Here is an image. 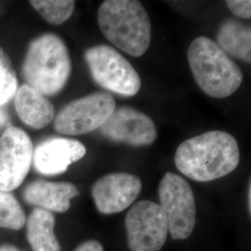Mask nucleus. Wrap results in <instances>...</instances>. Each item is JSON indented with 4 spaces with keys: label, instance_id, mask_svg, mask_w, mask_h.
<instances>
[{
    "label": "nucleus",
    "instance_id": "obj_1",
    "mask_svg": "<svg viewBox=\"0 0 251 251\" xmlns=\"http://www.w3.org/2000/svg\"><path fill=\"white\" fill-rule=\"evenodd\" d=\"M174 161L186 177L206 182L232 173L239 165L240 151L233 136L212 130L184 141L178 147Z\"/></svg>",
    "mask_w": 251,
    "mask_h": 251
},
{
    "label": "nucleus",
    "instance_id": "obj_2",
    "mask_svg": "<svg viewBox=\"0 0 251 251\" xmlns=\"http://www.w3.org/2000/svg\"><path fill=\"white\" fill-rule=\"evenodd\" d=\"M103 36L119 50L133 57L143 56L151 43L150 17L136 0H106L98 9Z\"/></svg>",
    "mask_w": 251,
    "mask_h": 251
},
{
    "label": "nucleus",
    "instance_id": "obj_3",
    "mask_svg": "<svg viewBox=\"0 0 251 251\" xmlns=\"http://www.w3.org/2000/svg\"><path fill=\"white\" fill-rule=\"evenodd\" d=\"M68 49L60 36L47 33L36 37L28 47L23 65L26 85L44 96L58 94L71 74Z\"/></svg>",
    "mask_w": 251,
    "mask_h": 251
},
{
    "label": "nucleus",
    "instance_id": "obj_4",
    "mask_svg": "<svg viewBox=\"0 0 251 251\" xmlns=\"http://www.w3.org/2000/svg\"><path fill=\"white\" fill-rule=\"evenodd\" d=\"M187 59L195 80L206 95L225 99L240 88V67L210 38H196L189 46Z\"/></svg>",
    "mask_w": 251,
    "mask_h": 251
},
{
    "label": "nucleus",
    "instance_id": "obj_5",
    "mask_svg": "<svg viewBox=\"0 0 251 251\" xmlns=\"http://www.w3.org/2000/svg\"><path fill=\"white\" fill-rule=\"evenodd\" d=\"M90 75L99 86L124 97L136 95L142 80L134 67L116 49L97 45L84 54Z\"/></svg>",
    "mask_w": 251,
    "mask_h": 251
},
{
    "label": "nucleus",
    "instance_id": "obj_6",
    "mask_svg": "<svg viewBox=\"0 0 251 251\" xmlns=\"http://www.w3.org/2000/svg\"><path fill=\"white\" fill-rule=\"evenodd\" d=\"M158 197L172 239L188 238L197 218L196 199L190 184L179 175L167 172L159 183Z\"/></svg>",
    "mask_w": 251,
    "mask_h": 251
},
{
    "label": "nucleus",
    "instance_id": "obj_7",
    "mask_svg": "<svg viewBox=\"0 0 251 251\" xmlns=\"http://www.w3.org/2000/svg\"><path fill=\"white\" fill-rule=\"evenodd\" d=\"M116 109L107 92H94L66 104L54 119V128L64 135H83L100 128Z\"/></svg>",
    "mask_w": 251,
    "mask_h": 251
},
{
    "label": "nucleus",
    "instance_id": "obj_8",
    "mask_svg": "<svg viewBox=\"0 0 251 251\" xmlns=\"http://www.w3.org/2000/svg\"><path fill=\"white\" fill-rule=\"evenodd\" d=\"M130 251H159L165 245L169 226L161 206L142 200L132 206L125 219Z\"/></svg>",
    "mask_w": 251,
    "mask_h": 251
},
{
    "label": "nucleus",
    "instance_id": "obj_9",
    "mask_svg": "<svg viewBox=\"0 0 251 251\" xmlns=\"http://www.w3.org/2000/svg\"><path fill=\"white\" fill-rule=\"evenodd\" d=\"M33 143L25 131L9 126L0 136V191L10 192L23 183L33 160Z\"/></svg>",
    "mask_w": 251,
    "mask_h": 251
},
{
    "label": "nucleus",
    "instance_id": "obj_10",
    "mask_svg": "<svg viewBox=\"0 0 251 251\" xmlns=\"http://www.w3.org/2000/svg\"><path fill=\"white\" fill-rule=\"evenodd\" d=\"M100 129L109 141L134 147L150 145L157 138L156 126L152 118L127 106L116 108Z\"/></svg>",
    "mask_w": 251,
    "mask_h": 251
},
{
    "label": "nucleus",
    "instance_id": "obj_11",
    "mask_svg": "<svg viewBox=\"0 0 251 251\" xmlns=\"http://www.w3.org/2000/svg\"><path fill=\"white\" fill-rule=\"evenodd\" d=\"M143 188L141 179L130 173L117 172L104 175L92 186L91 195L101 214H115L130 206Z\"/></svg>",
    "mask_w": 251,
    "mask_h": 251
},
{
    "label": "nucleus",
    "instance_id": "obj_12",
    "mask_svg": "<svg viewBox=\"0 0 251 251\" xmlns=\"http://www.w3.org/2000/svg\"><path fill=\"white\" fill-rule=\"evenodd\" d=\"M85 145L72 139L54 137L41 142L33 152L36 171L43 175H57L85 156Z\"/></svg>",
    "mask_w": 251,
    "mask_h": 251
},
{
    "label": "nucleus",
    "instance_id": "obj_13",
    "mask_svg": "<svg viewBox=\"0 0 251 251\" xmlns=\"http://www.w3.org/2000/svg\"><path fill=\"white\" fill-rule=\"evenodd\" d=\"M79 196V191L72 182L35 180L28 184L24 198L27 203L48 211L64 213L70 208V201Z\"/></svg>",
    "mask_w": 251,
    "mask_h": 251
},
{
    "label": "nucleus",
    "instance_id": "obj_14",
    "mask_svg": "<svg viewBox=\"0 0 251 251\" xmlns=\"http://www.w3.org/2000/svg\"><path fill=\"white\" fill-rule=\"evenodd\" d=\"M15 107L21 120L36 129L49 125L55 116L53 104L26 84L16 91Z\"/></svg>",
    "mask_w": 251,
    "mask_h": 251
},
{
    "label": "nucleus",
    "instance_id": "obj_15",
    "mask_svg": "<svg viewBox=\"0 0 251 251\" xmlns=\"http://www.w3.org/2000/svg\"><path fill=\"white\" fill-rule=\"evenodd\" d=\"M217 45L226 54L251 62V29L237 20L227 19L217 32Z\"/></svg>",
    "mask_w": 251,
    "mask_h": 251
},
{
    "label": "nucleus",
    "instance_id": "obj_16",
    "mask_svg": "<svg viewBox=\"0 0 251 251\" xmlns=\"http://www.w3.org/2000/svg\"><path fill=\"white\" fill-rule=\"evenodd\" d=\"M51 212L37 207L27 220V239L33 251H61Z\"/></svg>",
    "mask_w": 251,
    "mask_h": 251
},
{
    "label": "nucleus",
    "instance_id": "obj_17",
    "mask_svg": "<svg viewBox=\"0 0 251 251\" xmlns=\"http://www.w3.org/2000/svg\"><path fill=\"white\" fill-rule=\"evenodd\" d=\"M32 7L51 25H62L72 16L75 2L73 0H33Z\"/></svg>",
    "mask_w": 251,
    "mask_h": 251
},
{
    "label": "nucleus",
    "instance_id": "obj_18",
    "mask_svg": "<svg viewBox=\"0 0 251 251\" xmlns=\"http://www.w3.org/2000/svg\"><path fill=\"white\" fill-rule=\"evenodd\" d=\"M26 223V217L18 200L9 192L0 191V227L20 230Z\"/></svg>",
    "mask_w": 251,
    "mask_h": 251
},
{
    "label": "nucleus",
    "instance_id": "obj_19",
    "mask_svg": "<svg viewBox=\"0 0 251 251\" xmlns=\"http://www.w3.org/2000/svg\"><path fill=\"white\" fill-rule=\"evenodd\" d=\"M17 76L8 54L0 48V106L8 102L17 91Z\"/></svg>",
    "mask_w": 251,
    "mask_h": 251
},
{
    "label": "nucleus",
    "instance_id": "obj_20",
    "mask_svg": "<svg viewBox=\"0 0 251 251\" xmlns=\"http://www.w3.org/2000/svg\"><path fill=\"white\" fill-rule=\"evenodd\" d=\"M226 5L235 16L251 19V1L250 0H228L226 1Z\"/></svg>",
    "mask_w": 251,
    "mask_h": 251
},
{
    "label": "nucleus",
    "instance_id": "obj_21",
    "mask_svg": "<svg viewBox=\"0 0 251 251\" xmlns=\"http://www.w3.org/2000/svg\"><path fill=\"white\" fill-rule=\"evenodd\" d=\"M75 251H104V250L99 241L89 240L80 244Z\"/></svg>",
    "mask_w": 251,
    "mask_h": 251
},
{
    "label": "nucleus",
    "instance_id": "obj_22",
    "mask_svg": "<svg viewBox=\"0 0 251 251\" xmlns=\"http://www.w3.org/2000/svg\"><path fill=\"white\" fill-rule=\"evenodd\" d=\"M9 121V116L7 115L6 111L0 106V128L6 125Z\"/></svg>",
    "mask_w": 251,
    "mask_h": 251
},
{
    "label": "nucleus",
    "instance_id": "obj_23",
    "mask_svg": "<svg viewBox=\"0 0 251 251\" xmlns=\"http://www.w3.org/2000/svg\"><path fill=\"white\" fill-rule=\"evenodd\" d=\"M0 251H24L12 245H3L0 247Z\"/></svg>",
    "mask_w": 251,
    "mask_h": 251
},
{
    "label": "nucleus",
    "instance_id": "obj_24",
    "mask_svg": "<svg viewBox=\"0 0 251 251\" xmlns=\"http://www.w3.org/2000/svg\"><path fill=\"white\" fill-rule=\"evenodd\" d=\"M248 203H249V210H250V213L251 211V180H250V183H249V190H248Z\"/></svg>",
    "mask_w": 251,
    "mask_h": 251
}]
</instances>
